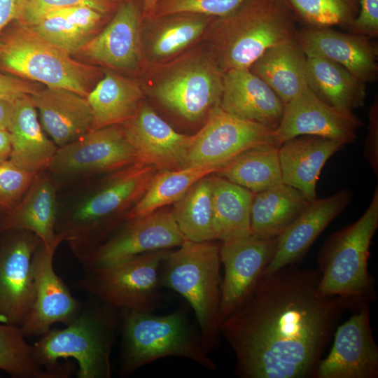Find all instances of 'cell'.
Listing matches in <instances>:
<instances>
[{"label": "cell", "instance_id": "6da1fadb", "mask_svg": "<svg viewBox=\"0 0 378 378\" xmlns=\"http://www.w3.org/2000/svg\"><path fill=\"white\" fill-rule=\"evenodd\" d=\"M318 270L285 266L263 276L246 302L219 324L244 378L314 377L344 311L319 289Z\"/></svg>", "mask_w": 378, "mask_h": 378}, {"label": "cell", "instance_id": "7a4b0ae2", "mask_svg": "<svg viewBox=\"0 0 378 378\" xmlns=\"http://www.w3.org/2000/svg\"><path fill=\"white\" fill-rule=\"evenodd\" d=\"M158 170L139 162L69 187L58 196L56 232L80 262L125 220Z\"/></svg>", "mask_w": 378, "mask_h": 378}, {"label": "cell", "instance_id": "3957f363", "mask_svg": "<svg viewBox=\"0 0 378 378\" xmlns=\"http://www.w3.org/2000/svg\"><path fill=\"white\" fill-rule=\"evenodd\" d=\"M296 20L287 0H248L214 18L206 48L223 72L248 69L268 48L295 39Z\"/></svg>", "mask_w": 378, "mask_h": 378}, {"label": "cell", "instance_id": "277c9868", "mask_svg": "<svg viewBox=\"0 0 378 378\" xmlns=\"http://www.w3.org/2000/svg\"><path fill=\"white\" fill-rule=\"evenodd\" d=\"M76 318L63 329H50L33 345L36 362L52 371L72 370L68 361L74 358L78 378H110V356L119 312L89 295Z\"/></svg>", "mask_w": 378, "mask_h": 378}, {"label": "cell", "instance_id": "5b68a950", "mask_svg": "<svg viewBox=\"0 0 378 378\" xmlns=\"http://www.w3.org/2000/svg\"><path fill=\"white\" fill-rule=\"evenodd\" d=\"M122 335L120 372L126 377L160 358H187L215 371L216 363L204 349L200 335L190 323L188 307L183 304L164 316L153 312H119Z\"/></svg>", "mask_w": 378, "mask_h": 378}, {"label": "cell", "instance_id": "8992f818", "mask_svg": "<svg viewBox=\"0 0 378 378\" xmlns=\"http://www.w3.org/2000/svg\"><path fill=\"white\" fill-rule=\"evenodd\" d=\"M377 227V186L360 218L330 235L321 248L317 260L323 294L340 297L348 308L357 310L375 300L374 280L368 272V262Z\"/></svg>", "mask_w": 378, "mask_h": 378}, {"label": "cell", "instance_id": "52a82bcc", "mask_svg": "<svg viewBox=\"0 0 378 378\" xmlns=\"http://www.w3.org/2000/svg\"><path fill=\"white\" fill-rule=\"evenodd\" d=\"M143 88L162 106L190 122L206 119L219 106L224 72L206 46H195L161 64L147 65Z\"/></svg>", "mask_w": 378, "mask_h": 378}, {"label": "cell", "instance_id": "ba28073f", "mask_svg": "<svg viewBox=\"0 0 378 378\" xmlns=\"http://www.w3.org/2000/svg\"><path fill=\"white\" fill-rule=\"evenodd\" d=\"M220 245L214 240H185L170 250L159 273L160 286L179 293L193 309L207 354L220 344Z\"/></svg>", "mask_w": 378, "mask_h": 378}, {"label": "cell", "instance_id": "9c48e42d", "mask_svg": "<svg viewBox=\"0 0 378 378\" xmlns=\"http://www.w3.org/2000/svg\"><path fill=\"white\" fill-rule=\"evenodd\" d=\"M19 23L0 34V69L87 97L97 69L74 60L30 27Z\"/></svg>", "mask_w": 378, "mask_h": 378}, {"label": "cell", "instance_id": "30bf717a", "mask_svg": "<svg viewBox=\"0 0 378 378\" xmlns=\"http://www.w3.org/2000/svg\"><path fill=\"white\" fill-rule=\"evenodd\" d=\"M170 250L151 251L114 264L85 268L76 287L118 312H153L160 302V269Z\"/></svg>", "mask_w": 378, "mask_h": 378}, {"label": "cell", "instance_id": "8fae6325", "mask_svg": "<svg viewBox=\"0 0 378 378\" xmlns=\"http://www.w3.org/2000/svg\"><path fill=\"white\" fill-rule=\"evenodd\" d=\"M137 162L122 125L92 129L78 139L58 147L47 171L59 190Z\"/></svg>", "mask_w": 378, "mask_h": 378}, {"label": "cell", "instance_id": "7c38bea8", "mask_svg": "<svg viewBox=\"0 0 378 378\" xmlns=\"http://www.w3.org/2000/svg\"><path fill=\"white\" fill-rule=\"evenodd\" d=\"M275 130L231 113L219 106L208 115L204 125L191 135L186 167H222L243 151L267 144H277Z\"/></svg>", "mask_w": 378, "mask_h": 378}, {"label": "cell", "instance_id": "4fadbf2b", "mask_svg": "<svg viewBox=\"0 0 378 378\" xmlns=\"http://www.w3.org/2000/svg\"><path fill=\"white\" fill-rule=\"evenodd\" d=\"M185 240L172 209L164 206L125 220L80 262L84 269L108 265L146 253L178 247Z\"/></svg>", "mask_w": 378, "mask_h": 378}, {"label": "cell", "instance_id": "5bb4252c", "mask_svg": "<svg viewBox=\"0 0 378 378\" xmlns=\"http://www.w3.org/2000/svg\"><path fill=\"white\" fill-rule=\"evenodd\" d=\"M0 235V322L20 326L34 301L33 258L41 241L27 230Z\"/></svg>", "mask_w": 378, "mask_h": 378}, {"label": "cell", "instance_id": "9a60e30c", "mask_svg": "<svg viewBox=\"0 0 378 378\" xmlns=\"http://www.w3.org/2000/svg\"><path fill=\"white\" fill-rule=\"evenodd\" d=\"M277 237L252 234L222 241L220 258L225 270L220 284L219 324L250 298L272 258Z\"/></svg>", "mask_w": 378, "mask_h": 378}, {"label": "cell", "instance_id": "2e32d148", "mask_svg": "<svg viewBox=\"0 0 378 378\" xmlns=\"http://www.w3.org/2000/svg\"><path fill=\"white\" fill-rule=\"evenodd\" d=\"M62 243V240L51 245L41 242L34 255V301L20 326L26 338L43 335L56 323L69 324L81 309L82 304L74 298L54 269L55 253Z\"/></svg>", "mask_w": 378, "mask_h": 378}, {"label": "cell", "instance_id": "e0dca14e", "mask_svg": "<svg viewBox=\"0 0 378 378\" xmlns=\"http://www.w3.org/2000/svg\"><path fill=\"white\" fill-rule=\"evenodd\" d=\"M363 126L353 112L335 108L319 99L307 85L284 106V113L275 136L281 145L300 135L318 136L344 145L357 139Z\"/></svg>", "mask_w": 378, "mask_h": 378}, {"label": "cell", "instance_id": "ac0fdd59", "mask_svg": "<svg viewBox=\"0 0 378 378\" xmlns=\"http://www.w3.org/2000/svg\"><path fill=\"white\" fill-rule=\"evenodd\" d=\"M314 377H378V347L370 326L369 304L337 326L332 349L319 361Z\"/></svg>", "mask_w": 378, "mask_h": 378}, {"label": "cell", "instance_id": "d6986e66", "mask_svg": "<svg viewBox=\"0 0 378 378\" xmlns=\"http://www.w3.org/2000/svg\"><path fill=\"white\" fill-rule=\"evenodd\" d=\"M122 126L137 162L158 171L185 167L191 135L174 130L148 104L143 102L136 114Z\"/></svg>", "mask_w": 378, "mask_h": 378}, {"label": "cell", "instance_id": "ffe728a7", "mask_svg": "<svg viewBox=\"0 0 378 378\" xmlns=\"http://www.w3.org/2000/svg\"><path fill=\"white\" fill-rule=\"evenodd\" d=\"M295 40L306 56L336 62L365 84L377 79L378 47L370 37L331 27H305L298 29Z\"/></svg>", "mask_w": 378, "mask_h": 378}, {"label": "cell", "instance_id": "44dd1931", "mask_svg": "<svg viewBox=\"0 0 378 378\" xmlns=\"http://www.w3.org/2000/svg\"><path fill=\"white\" fill-rule=\"evenodd\" d=\"M143 18L138 7L127 1L120 5L109 24L82 48L92 61L112 69L144 70L141 30Z\"/></svg>", "mask_w": 378, "mask_h": 378}, {"label": "cell", "instance_id": "7402d4cb", "mask_svg": "<svg viewBox=\"0 0 378 378\" xmlns=\"http://www.w3.org/2000/svg\"><path fill=\"white\" fill-rule=\"evenodd\" d=\"M351 200V192L342 189L328 197L312 200L303 212L277 237L274 254L263 276L301 260L316 238Z\"/></svg>", "mask_w": 378, "mask_h": 378}, {"label": "cell", "instance_id": "603a6c76", "mask_svg": "<svg viewBox=\"0 0 378 378\" xmlns=\"http://www.w3.org/2000/svg\"><path fill=\"white\" fill-rule=\"evenodd\" d=\"M59 187L48 172L36 174L20 202L3 214L0 233L27 230L36 234L46 245H51L62 237L56 232Z\"/></svg>", "mask_w": 378, "mask_h": 378}, {"label": "cell", "instance_id": "cb8c5ba5", "mask_svg": "<svg viewBox=\"0 0 378 378\" xmlns=\"http://www.w3.org/2000/svg\"><path fill=\"white\" fill-rule=\"evenodd\" d=\"M214 18L178 13L143 20L141 39L147 65L167 62L196 46L206 36Z\"/></svg>", "mask_w": 378, "mask_h": 378}, {"label": "cell", "instance_id": "d4e9b609", "mask_svg": "<svg viewBox=\"0 0 378 378\" xmlns=\"http://www.w3.org/2000/svg\"><path fill=\"white\" fill-rule=\"evenodd\" d=\"M30 97L43 131L57 147L78 139L93 128L86 97L64 88L46 87Z\"/></svg>", "mask_w": 378, "mask_h": 378}, {"label": "cell", "instance_id": "484cf974", "mask_svg": "<svg viewBox=\"0 0 378 378\" xmlns=\"http://www.w3.org/2000/svg\"><path fill=\"white\" fill-rule=\"evenodd\" d=\"M284 106L269 85L249 69L224 72L219 107L225 111L275 130Z\"/></svg>", "mask_w": 378, "mask_h": 378}, {"label": "cell", "instance_id": "4316f807", "mask_svg": "<svg viewBox=\"0 0 378 378\" xmlns=\"http://www.w3.org/2000/svg\"><path fill=\"white\" fill-rule=\"evenodd\" d=\"M344 145L327 138L300 135L279 148L283 183L301 191L309 200L316 198V183L327 160Z\"/></svg>", "mask_w": 378, "mask_h": 378}, {"label": "cell", "instance_id": "83f0119b", "mask_svg": "<svg viewBox=\"0 0 378 378\" xmlns=\"http://www.w3.org/2000/svg\"><path fill=\"white\" fill-rule=\"evenodd\" d=\"M8 132L11 141L9 160L34 174L46 171L58 147L45 134L30 95L15 101Z\"/></svg>", "mask_w": 378, "mask_h": 378}, {"label": "cell", "instance_id": "f1b7e54d", "mask_svg": "<svg viewBox=\"0 0 378 378\" xmlns=\"http://www.w3.org/2000/svg\"><path fill=\"white\" fill-rule=\"evenodd\" d=\"M144 94L136 79L105 71L86 97L93 115L92 129L122 125L130 120L144 102Z\"/></svg>", "mask_w": 378, "mask_h": 378}, {"label": "cell", "instance_id": "f546056e", "mask_svg": "<svg viewBox=\"0 0 378 378\" xmlns=\"http://www.w3.org/2000/svg\"><path fill=\"white\" fill-rule=\"evenodd\" d=\"M305 74L309 88L326 104L349 112L365 105L366 84L340 64L307 56Z\"/></svg>", "mask_w": 378, "mask_h": 378}, {"label": "cell", "instance_id": "4dcf8cb0", "mask_svg": "<svg viewBox=\"0 0 378 378\" xmlns=\"http://www.w3.org/2000/svg\"><path fill=\"white\" fill-rule=\"evenodd\" d=\"M307 56L295 39L266 50L248 68L284 105L307 85Z\"/></svg>", "mask_w": 378, "mask_h": 378}, {"label": "cell", "instance_id": "1f68e13d", "mask_svg": "<svg viewBox=\"0 0 378 378\" xmlns=\"http://www.w3.org/2000/svg\"><path fill=\"white\" fill-rule=\"evenodd\" d=\"M310 202L301 191L284 183L254 193L251 233L261 238L277 237Z\"/></svg>", "mask_w": 378, "mask_h": 378}, {"label": "cell", "instance_id": "d6a6232c", "mask_svg": "<svg viewBox=\"0 0 378 378\" xmlns=\"http://www.w3.org/2000/svg\"><path fill=\"white\" fill-rule=\"evenodd\" d=\"M214 231L216 239L229 241L251 233L253 192L211 174Z\"/></svg>", "mask_w": 378, "mask_h": 378}, {"label": "cell", "instance_id": "836d02e7", "mask_svg": "<svg viewBox=\"0 0 378 378\" xmlns=\"http://www.w3.org/2000/svg\"><path fill=\"white\" fill-rule=\"evenodd\" d=\"M277 144L248 148L224 164L215 174L253 193L283 183Z\"/></svg>", "mask_w": 378, "mask_h": 378}, {"label": "cell", "instance_id": "e575fe53", "mask_svg": "<svg viewBox=\"0 0 378 378\" xmlns=\"http://www.w3.org/2000/svg\"><path fill=\"white\" fill-rule=\"evenodd\" d=\"M220 169L212 165H193L174 170L158 171L143 196L127 214L125 220L173 204L195 182Z\"/></svg>", "mask_w": 378, "mask_h": 378}, {"label": "cell", "instance_id": "d590c367", "mask_svg": "<svg viewBox=\"0 0 378 378\" xmlns=\"http://www.w3.org/2000/svg\"><path fill=\"white\" fill-rule=\"evenodd\" d=\"M172 211L186 240H216L211 174L195 182L178 201Z\"/></svg>", "mask_w": 378, "mask_h": 378}, {"label": "cell", "instance_id": "8d00e7d4", "mask_svg": "<svg viewBox=\"0 0 378 378\" xmlns=\"http://www.w3.org/2000/svg\"><path fill=\"white\" fill-rule=\"evenodd\" d=\"M20 326L0 322V370L14 378H66L72 370H48L36 360Z\"/></svg>", "mask_w": 378, "mask_h": 378}, {"label": "cell", "instance_id": "74e56055", "mask_svg": "<svg viewBox=\"0 0 378 378\" xmlns=\"http://www.w3.org/2000/svg\"><path fill=\"white\" fill-rule=\"evenodd\" d=\"M296 19L307 27L347 28L356 19L360 0H287Z\"/></svg>", "mask_w": 378, "mask_h": 378}, {"label": "cell", "instance_id": "f35d334b", "mask_svg": "<svg viewBox=\"0 0 378 378\" xmlns=\"http://www.w3.org/2000/svg\"><path fill=\"white\" fill-rule=\"evenodd\" d=\"M29 27L69 55L80 51L90 40V34L62 16L47 17Z\"/></svg>", "mask_w": 378, "mask_h": 378}, {"label": "cell", "instance_id": "ab89813d", "mask_svg": "<svg viewBox=\"0 0 378 378\" xmlns=\"http://www.w3.org/2000/svg\"><path fill=\"white\" fill-rule=\"evenodd\" d=\"M247 1L159 0L149 18L178 13H193L220 18L233 12Z\"/></svg>", "mask_w": 378, "mask_h": 378}, {"label": "cell", "instance_id": "60d3db41", "mask_svg": "<svg viewBox=\"0 0 378 378\" xmlns=\"http://www.w3.org/2000/svg\"><path fill=\"white\" fill-rule=\"evenodd\" d=\"M35 175L18 167L9 160L0 162V211L3 214L20 202Z\"/></svg>", "mask_w": 378, "mask_h": 378}, {"label": "cell", "instance_id": "b9f144b4", "mask_svg": "<svg viewBox=\"0 0 378 378\" xmlns=\"http://www.w3.org/2000/svg\"><path fill=\"white\" fill-rule=\"evenodd\" d=\"M78 6H89L104 14L111 10L113 2L111 0H25L19 22L31 26L52 11Z\"/></svg>", "mask_w": 378, "mask_h": 378}, {"label": "cell", "instance_id": "7bdbcfd3", "mask_svg": "<svg viewBox=\"0 0 378 378\" xmlns=\"http://www.w3.org/2000/svg\"><path fill=\"white\" fill-rule=\"evenodd\" d=\"M346 29L370 38L378 36V0H360L359 13Z\"/></svg>", "mask_w": 378, "mask_h": 378}, {"label": "cell", "instance_id": "ee69618b", "mask_svg": "<svg viewBox=\"0 0 378 378\" xmlns=\"http://www.w3.org/2000/svg\"><path fill=\"white\" fill-rule=\"evenodd\" d=\"M102 15V13L89 6H78L52 11L43 18L50 16L64 17L91 36L99 23Z\"/></svg>", "mask_w": 378, "mask_h": 378}, {"label": "cell", "instance_id": "f6af8a7d", "mask_svg": "<svg viewBox=\"0 0 378 378\" xmlns=\"http://www.w3.org/2000/svg\"><path fill=\"white\" fill-rule=\"evenodd\" d=\"M364 155L376 175L378 174V101L374 99L369 112L368 134Z\"/></svg>", "mask_w": 378, "mask_h": 378}, {"label": "cell", "instance_id": "bcb514c9", "mask_svg": "<svg viewBox=\"0 0 378 378\" xmlns=\"http://www.w3.org/2000/svg\"><path fill=\"white\" fill-rule=\"evenodd\" d=\"M38 90L29 82L0 73V99L15 102L22 97L33 94Z\"/></svg>", "mask_w": 378, "mask_h": 378}, {"label": "cell", "instance_id": "7dc6e473", "mask_svg": "<svg viewBox=\"0 0 378 378\" xmlns=\"http://www.w3.org/2000/svg\"><path fill=\"white\" fill-rule=\"evenodd\" d=\"M25 0H0V34L12 21L21 20Z\"/></svg>", "mask_w": 378, "mask_h": 378}, {"label": "cell", "instance_id": "c3c4849f", "mask_svg": "<svg viewBox=\"0 0 378 378\" xmlns=\"http://www.w3.org/2000/svg\"><path fill=\"white\" fill-rule=\"evenodd\" d=\"M14 102L0 99V130H8L13 116Z\"/></svg>", "mask_w": 378, "mask_h": 378}, {"label": "cell", "instance_id": "681fc988", "mask_svg": "<svg viewBox=\"0 0 378 378\" xmlns=\"http://www.w3.org/2000/svg\"><path fill=\"white\" fill-rule=\"evenodd\" d=\"M10 152V134L8 130H0V162L9 160Z\"/></svg>", "mask_w": 378, "mask_h": 378}, {"label": "cell", "instance_id": "f907efd6", "mask_svg": "<svg viewBox=\"0 0 378 378\" xmlns=\"http://www.w3.org/2000/svg\"><path fill=\"white\" fill-rule=\"evenodd\" d=\"M159 0H144V8L142 12L143 20L149 18Z\"/></svg>", "mask_w": 378, "mask_h": 378}, {"label": "cell", "instance_id": "816d5d0a", "mask_svg": "<svg viewBox=\"0 0 378 378\" xmlns=\"http://www.w3.org/2000/svg\"><path fill=\"white\" fill-rule=\"evenodd\" d=\"M2 215H3V212L1 211H0V222H1Z\"/></svg>", "mask_w": 378, "mask_h": 378}]
</instances>
